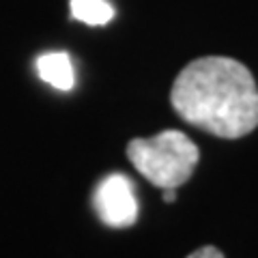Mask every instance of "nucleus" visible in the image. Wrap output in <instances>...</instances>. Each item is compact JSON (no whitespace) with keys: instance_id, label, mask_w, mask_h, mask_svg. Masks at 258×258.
Here are the masks:
<instances>
[{"instance_id":"nucleus-1","label":"nucleus","mask_w":258,"mask_h":258,"mask_svg":"<svg viewBox=\"0 0 258 258\" xmlns=\"http://www.w3.org/2000/svg\"><path fill=\"white\" fill-rule=\"evenodd\" d=\"M170 103L185 123L224 140L258 127V86L245 64L228 56L196 58L176 76Z\"/></svg>"},{"instance_id":"nucleus-2","label":"nucleus","mask_w":258,"mask_h":258,"mask_svg":"<svg viewBox=\"0 0 258 258\" xmlns=\"http://www.w3.org/2000/svg\"><path fill=\"white\" fill-rule=\"evenodd\" d=\"M127 157L149 183L161 189H176L189 181L200 159L198 147L183 132L166 129L153 138H134Z\"/></svg>"},{"instance_id":"nucleus-3","label":"nucleus","mask_w":258,"mask_h":258,"mask_svg":"<svg viewBox=\"0 0 258 258\" xmlns=\"http://www.w3.org/2000/svg\"><path fill=\"white\" fill-rule=\"evenodd\" d=\"M95 207L101 222L112 228H127L138 217L134 185L125 174L106 176L95 191Z\"/></svg>"},{"instance_id":"nucleus-4","label":"nucleus","mask_w":258,"mask_h":258,"mask_svg":"<svg viewBox=\"0 0 258 258\" xmlns=\"http://www.w3.org/2000/svg\"><path fill=\"white\" fill-rule=\"evenodd\" d=\"M39 78L58 91H71L76 84L74 64H71L69 54L64 52H50L37 58Z\"/></svg>"},{"instance_id":"nucleus-5","label":"nucleus","mask_w":258,"mask_h":258,"mask_svg":"<svg viewBox=\"0 0 258 258\" xmlns=\"http://www.w3.org/2000/svg\"><path fill=\"white\" fill-rule=\"evenodd\" d=\"M71 15L88 26H103L114 18L108 0H71Z\"/></svg>"},{"instance_id":"nucleus-6","label":"nucleus","mask_w":258,"mask_h":258,"mask_svg":"<svg viewBox=\"0 0 258 258\" xmlns=\"http://www.w3.org/2000/svg\"><path fill=\"white\" fill-rule=\"evenodd\" d=\"M187 258H224V254L213 245H205V247L196 249V252H191Z\"/></svg>"},{"instance_id":"nucleus-7","label":"nucleus","mask_w":258,"mask_h":258,"mask_svg":"<svg viewBox=\"0 0 258 258\" xmlns=\"http://www.w3.org/2000/svg\"><path fill=\"white\" fill-rule=\"evenodd\" d=\"M174 198H176L174 189H170V187H168V189H164V200H166V203H174Z\"/></svg>"}]
</instances>
